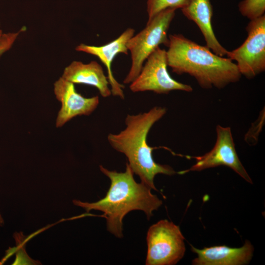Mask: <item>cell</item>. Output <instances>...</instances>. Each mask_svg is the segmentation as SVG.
Masks as SVG:
<instances>
[{
	"instance_id": "14",
	"label": "cell",
	"mask_w": 265,
	"mask_h": 265,
	"mask_svg": "<svg viewBox=\"0 0 265 265\" xmlns=\"http://www.w3.org/2000/svg\"><path fill=\"white\" fill-rule=\"evenodd\" d=\"M191 0H148L147 12L148 21H150L154 16L162 10L168 8L177 10L181 9L187 6Z\"/></svg>"
},
{
	"instance_id": "8",
	"label": "cell",
	"mask_w": 265,
	"mask_h": 265,
	"mask_svg": "<svg viewBox=\"0 0 265 265\" xmlns=\"http://www.w3.org/2000/svg\"><path fill=\"white\" fill-rule=\"evenodd\" d=\"M216 139L212 149L202 156L195 157L196 163L189 169L179 172L183 174L190 171L224 165L229 167L249 183L252 181L238 156L231 128L217 125Z\"/></svg>"
},
{
	"instance_id": "6",
	"label": "cell",
	"mask_w": 265,
	"mask_h": 265,
	"mask_svg": "<svg viewBox=\"0 0 265 265\" xmlns=\"http://www.w3.org/2000/svg\"><path fill=\"white\" fill-rule=\"evenodd\" d=\"M247 37L242 44L227 57L235 60L238 69L246 78L252 79L265 70V15L250 20L246 27Z\"/></svg>"
},
{
	"instance_id": "4",
	"label": "cell",
	"mask_w": 265,
	"mask_h": 265,
	"mask_svg": "<svg viewBox=\"0 0 265 265\" xmlns=\"http://www.w3.org/2000/svg\"><path fill=\"white\" fill-rule=\"evenodd\" d=\"M176 10L168 8L161 11L147 22L144 29L129 39L127 47L131 53L132 63L124 83L130 84L137 78L144 62L160 45L168 47L167 32Z\"/></svg>"
},
{
	"instance_id": "2",
	"label": "cell",
	"mask_w": 265,
	"mask_h": 265,
	"mask_svg": "<svg viewBox=\"0 0 265 265\" xmlns=\"http://www.w3.org/2000/svg\"><path fill=\"white\" fill-rule=\"evenodd\" d=\"M166 51L168 66L173 72L194 77L203 89H222L238 81L237 65L228 57L219 56L206 46L198 44L181 34H170Z\"/></svg>"
},
{
	"instance_id": "9",
	"label": "cell",
	"mask_w": 265,
	"mask_h": 265,
	"mask_svg": "<svg viewBox=\"0 0 265 265\" xmlns=\"http://www.w3.org/2000/svg\"><path fill=\"white\" fill-rule=\"evenodd\" d=\"M53 91L61 104L56 119L57 128L62 127L76 116L90 115L99 104L98 96L90 98L82 96L76 91L74 83L61 77L54 83Z\"/></svg>"
},
{
	"instance_id": "13",
	"label": "cell",
	"mask_w": 265,
	"mask_h": 265,
	"mask_svg": "<svg viewBox=\"0 0 265 265\" xmlns=\"http://www.w3.org/2000/svg\"><path fill=\"white\" fill-rule=\"evenodd\" d=\"M61 77L74 84H84L96 87L103 98L111 95L107 77L102 66L95 61L84 63L73 61L65 68Z\"/></svg>"
},
{
	"instance_id": "15",
	"label": "cell",
	"mask_w": 265,
	"mask_h": 265,
	"mask_svg": "<svg viewBox=\"0 0 265 265\" xmlns=\"http://www.w3.org/2000/svg\"><path fill=\"white\" fill-rule=\"evenodd\" d=\"M238 7L242 16L253 20L265 15V0H243Z\"/></svg>"
},
{
	"instance_id": "16",
	"label": "cell",
	"mask_w": 265,
	"mask_h": 265,
	"mask_svg": "<svg viewBox=\"0 0 265 265\" xmlns=\"http://www.w3.org/2000/svg\"><path fill=\"white\" fill-rule=\"evenodd\" d=\"M9 48V45L5 41L2 39L0 40V53H3Z\"/></svg>"
},
{
	"instance_id": "1",
	"label": "cell",
	"mask_w": 265,
	"mask_h": 265,
	"mask_svg": "<svg viewBox=\"0 0 265 265\" xmlns=\"http://www.w3.org/2000/svg\"><path fill=\"white\" fill-rule=\"evenodd\" d=\"M101 171L110 181V186L106 196L94 203L74 200L75 205L84 208L87 212L92 210L101 211L106 219L107 231L118 238L123 234V220L125 215L134 210L143 211L147 219L153 215L162 205V201L152 194V189L137 183L133 172L128 163L123 172L111 171L100 165Z\"/></svg>"
},
{
	"instance_id": "7",
	"label": "cell",
	"mask_w": 265,
	"mask_h": 265,
	"mask_svg": "<svg viewBox=\"0 0 265 265\" xmlns=\"http://www.w3.org/2000/svg\"><path fill=\"white\" fill-rule=\"evenodd\" d=\"M167 66L166 51L159 47L148 56L138 76L130 83L131 91H149L159 94L174 90L191 92L193 88L190 85L180 82L170 76Z\"/></svg>"
},
{
	"instance_id": "17",
	"label": "cell",
	"mask_w": 265,
	"mask_h": 265,
	"mask_svg": "<svg viewBox=\"0 0 265 265\" xmlns=\"http://www.w3.org/2000/svg\"><path fill=\"white\" fill-rule=\"evenodd\" d=\"M3 34L2 33V30H1V28H0V39L1 37L2 36Z\"/></svg>"
},
{
	"instance_id": "11",
	"label": "cell",
	"mask_w": 265,
	"mask_h": 265,
	"mask_svg": "<svg viewBox=\"0 0 265 265\" xmlns=\"http://www.w3.org/2000/svg\"><path fill=\"white\" fill-rule=\"evenodd\" d=\"M190 246L192 251L197 255L192 261L193 265H246L251 260L254 251L252 244L248 240L239 248L220 245L199 249Z\"/></svg>"
},
{
	"instance_id": "18",
	"label": "cell",
	"mask_w": 265,
	"mask_h": 265,
	"mask_svg": "<svg viewBox=\"0 0 265 265\" xmlns=\"http://www.w3.org/2000/svg\"><path fill=\"white\" fill-rule=\"evenodd\" d=\"M1 219V216L0 215V219Z\"/></svg>"
},
{
	"instance_id": "10",
	"label": "cell",
	"mask_w": 265,
	"mask_h": 265,
	"mask_svg": "<svg viewBox=\"0 0 265 265\" xmlns=\"http://www.w3.org/2000/svg\"><path fill=\"white\" fill-rule=\"evenodd\" d=\"M135 30L132 28L126 29L118 37L105 45L96 46L81 43L76 48L78 52H84L97 56L106 67L107 79L111 87V94L124 99V86L115 79L111 65L115 57L119 53L128 54L127 44L134 35Z\"/></svg>"
},
{
	"instance_id": "12",
	"label": "cell",
	"mask_w": 265,
	"mask_h": 265,
	"mask_svg": "<svg viewBox=\"0 0 265 265\" xmlns=\"http://www.w3.org/2000/svg\"><path fill=\"white\" fill-rule=\"evenodd\" d=\"M183 15L198 26L206 42V46L216 54L226 55L228 51L217 39L212 26V7L210 0H191L182 8Z\"/></svg>"
},
{
	"instance_id": "3",
	"label": "cell",
	"mask_w": 265,
	"mask_h": 265,
	"mask_svg": "<svg viewBox=\"0 0 265 265\" xmlns=\"http://www.w3.org/2000/svg\"><path fill=\"white\" fill-rule=\"evenodd\" d=\"M164 107L154 106L147 112L135 115L128 114L125 122L126 127L118 133H110L107 141L113 149L125 155L128 164L141 182L157 190L154 181L159 174L172 176L176 173L167 164L157 163L153 151L147 141L148 134L154 124L166 113Z\"/></svg>"
},
{
	"instance_id": "5",
	"label": "cell",
	"mask_w": 265,
	"mask_h": 265,
	"mask_svg": "<svg viewBox=\"0 0 265 265\" xmlns=\"http://www.w3.org/2000/svg\"><path fill=\"white\" fill-rule=\"evenodd\" d=\"M180 227L167 219L151 226L147 232L146 265H173L184 257L186 247Z\"/></svg>"
}]
</instances>
